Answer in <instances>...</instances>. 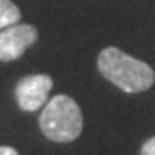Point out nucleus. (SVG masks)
I'll use <instances>...</instances> for the list:
<instances>
[{"mask_svg":"<svg viewBox=\"0 0 155 155\" xmlns=\"http://www.w3.org/2000/svg\"><path fill=\"white\" fill-rule=\"evenodd\" d=\"M52 90V79L49 75H28L23 77L15 86V97L21 110L34 112L45 107L49 101V94Z\"/></svg>","mask_w":155,"mask_h":155,"instance_id":"obj_4","label":"nucleus"},{"mask_svg":"<svg viewBox=\"0 0 155 155\" xmlns=\"http://www.w3.org/2000/svg\"><path fill=\"white\" fill-rule=\"evenodd\" d=\"M0 155H19V153L12 146H0Z\"/></svg>","mask_w":155,"mask_h":155,"instance_id":"obj_7","label":"nucleus"},{"mask_svg":"<svg viewBox=\"0 0 155 155\" xmlns=\"http://www.w3.org/2000/svg\"><path fill=\"white\" fill-rule=\"evenodd\" d=\"M21 21V9L12 0H0V28H8Z\"/></svg>","mask_w":155,"mask_h":155,"instance_id":"obj_5","label":"nucleus"},{"mask_svg":"<svg viewBox=\"0 0 155 155\" xmlns=\"http://www.w3.org/2000/svg\"><path fill=\"white\" fill-rule=\"evenodd\" d=\"M39 129L52 142H73L82 133V112L69 95L49 99L39 116Z\"/></svg>","mask_w":155,"mask_h":155,"instance_id":"obj_2","label":"nucleus"},{"mask_svg":"<svg viewBox=\"0 0 155 155\" xmlns=\"http://www.w3.org/2000/svg\"><path fill=\"white\" fill-rule=\"evenodd\" d=\"M39 32L34 25H12L0 30V62H13L34 45Z\"/></svg>","mask_w":155,"mask_h":155,"instance_id":"obj_3","label":"nucleus"},{"mask_svg":"<svg viewBox=\"0 0 155 155\" xmlns=\"http://www.w3.org/2000/svg\"><path fill=\"white\" fill-rule=\"evenodd\" d=\"M140 155H155V137L148 138L140 148Z\"/></svg>","mask_w":155,"mask_h":155,"instance_id":"obj_6","label":"nucleus"},{"mask_svg":"<svg viewBox=\"0 0 155 155\" xmlns=\"http://www.w3.org/2000/svg\"><path fill=\"white\" fill-rule=\"evenodd\" d=\"M97 69L125 94L146 92L155 82V73L146 62L129 56L118 47H105L97 56Z\"/></svg>","mask_w":155,"mask_h":155,"instance_id":"obj_1","label":"nucleus"}]
</instances>
